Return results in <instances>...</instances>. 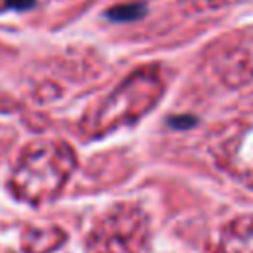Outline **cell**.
Returning a JSON list of instances; mask_svg holds the SVG:
<instances>
[{"mask_svg":"<svg viewBox=\"0 0 253 253\" xmlns=\"http://www.w3.org/2000/svg\"><path fill=\"white\" fill-rule=\"evenodd\" d=\"M144 14V6L142 4H123V6H115L107 12V16L111 20H117V22H130V20H136Z\"/></svg>","mask_w":253,"mask_h":253,"instance_id":"obj_1","label":"cell"},{"mask_svg":"<svg viewBox=\"0 0 253 253\" xmlns=\"http://www.w3.org/2000/svg\"><path fill=\"white\" fill-rule=\"evenodd\" d=\"M170 125H174V126H190V125H194V117H176V119L170 121Z\"/></svg>","mask_w":253,"mask_h":253,"instance_id":"obj_3","label":"cell"},{"mask_svg":"<svg viewBox=\"0 0 253 253\" xmlns=\"http://www.w3.org/2000/svg\"><path fill=\"white\" fill-rule=\"evenodd\" d=\"M36 0H6V4L10 8H16V10H28L30 6H34Z\"/></svg>","mask_w":253,"mask_h":253,"instance_id":"obj_2","label":"cell"}]
</instances>
